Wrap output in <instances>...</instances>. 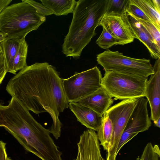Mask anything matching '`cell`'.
Instances as JSON below:
<instances>
[{"instance_id":"6","label":"cell","mask_w":160,"mask_h":160,"mask_svg":"<svg viewBox=\"0 0 160 160\" xmlns=\"http://www.w3.org/2000/svg\"><path fill=\"white\" fill-rule=\"evenodd\" d=\"M97 61L105 71H112L148 78L154 73L149 59L124 56L118 51L109 49L97 55Z\"/></svg>"},{"instance_id":"28","label":"cell","mask_w":160,"mask_h":160,"mask_svg":"<svg viewBox=\"0 0 160 160\" xmlns=\"http://www.w3.org/2000/svg\"><path fill=\"white\" fill-rule=\"evenodd\" d=\"M6 143L2 141H0V160H12L8 157L6 150Z\"/></svg>"},{"instance_id":"34","label":"cell","mask_w":160,"mask_h":160,"mask_svg":"<svg viewBox=\"0 0 160 160\" xmlns=\"http://www.w3.org/2000/svg\"><path fill=\"white\" fill-rule=\"evenodd\" d=\"M106 160H108L107 159H106Z\"/></svg>"},{"instance_id":"26","label":"cell","mask_w":160,"mask_h":160,"mask_svg":"<svg viewBox=\"0 0 160 160\" xmlns=\"http://www.w3.org/2000/svg\"><path fill=\"white\" fill-rule=\"evenodd\" d=\"M23 0L32 6L37 13L42 16H45L53 14L52 11L39 2L32 0Z\"/></svg>"},{"instance_id":"10","label":"cell","mask_w":160,"mask_h":160,"mask_svg":"<svg viewBox=\"0 0 160 160\" xmlns=\"http://www.w3.org/2000/svg\"><path fill=\"white\" fill-rule=\"evenodd\" d=\"M153 68L154 73L147 82L145 95L150 107V118L154 121L160 118V58L156 60Z\"/></svg>"},{"instance_id":"16","label":"cell","mask_w":160,"mask_h":160,"mask_svg":"<svg viewBox=\"0 0 160 160\" xmlns=\"http://www.w3.org/2000/svg\"><path fill=\"white\" fill-rule=\"evenodd\" d=\"M160 30V0H132Z\"/></svg>"},{"instance_id":"11","label":"cell","mask_w":160,"mask_h":160,"mask_svg":"<svg viewBox=\"0 0 160 160\" xmlns=\"http://www.w3.org/2000/svg\"><path fill=\"white\" fill-rule=\"evenodd\" d=\"M78 152L76 160H104L100 144L95 131L88 129L81 135L77 143Z\"/></svg>"},{"instance_id":"31","label":"cell","mask_w":160,"mask_h":160,"mask_svg":"<svg viewBox=\"0 0 160 160\" xmlns=\"http://www.w3.org/2000/svg\"><path fill=\"white\" fill-rule=\"evenodd\" d=\"M6 35L0 32V43L6 39Z\"/></svg>"},{"instance_id":"21","label":"cell","mask_w":160,"mask_h":160,"mask_svg":"<svg viewBox=\"0 0 160 160\" xmlns=\"http://www.w3.org/2000/svg\"><path fill=\"white\" fill-rule=\"evenodd\" d=\"M28 45L25 40L22 39L18 51L15 58L13 65V74H16V72L27 66L26 63Z\"/></svg>"},{"instance_id":"13","label":"cell","mask_w":160,"mask_h":160,"mask_svg":"<svg viewBox=\"0 0 160 160\" xmlns=\"http://www.w3.org/2000/svg\"><path fill=\"white\" fill-rule=\"evenodd\" d=\"M99 25L105 27L118 40V45H124L134 40L128 26L122 17L103 16Z\"/></svg>"},{"instance_id":"4","label":"cell","mask_w":160,"mask_h":160,"mask_svg":"<svg viewBox=\"0 0 160 160\" xmlns=\"http://www.w3.org/2000/svg\"><path fill=\"white\" fill-rule=\"evenodd\" d=\"M32 6L24 2L8 5L0 13V32L6 39H22L46 21Z\"/></svg>"},{"instance_id":"32","label":"cell","mask_w":160,"mask_h":160,"mask_svg":"<svg viewBox=\"0 0 160 160\" xmlns=\"http://www.w3.org/2000/svg\"><path fill=\"white\" fill-rule=\"evenodd\" d=\"M154 125L160 128V118L153 121Z\"/></svg>"},{"instance_id":"1","label":"cell","mask_w":160,"mask_h":160,"mask_svg":"<svg viewBox=\"0 0 160 160\" xmlns=\"http://www.w3.org/2000/svg\"><path fill=\"white\" fill-rule=\"evenodd\" d=\"M6 89L29 111L38 114L48 113L53 120L49 130L58 139L62 126L60 113L69 106L62 79L55 67L47 62L27 66L10 80Z\"/></svg>"},{"instance_id":"5","label":"cell","mask_w":160,"mask_h":160,"mask_svg":"<svg viewBox=\"0 0 160 160\" xmlns=\"http://www.w3.org/2000/svg\"><path fill=\"white\" fill-rule=\"evenodd\" d=\"M148 78L112 71H105L102 88L113 100L138 99L145 97Z\"/></svg>"},{"instance_id":"24","label":"cell","mask_w":160,"mask_h":160,"mask_svg":"<svg viewBox=\"0 0 160 160\" xmlns=\"http://www.w3.org/2000/svg\"><path fill=\"white\" fill-rule=\"evenodd\" d=\"M126 12L135 17L153 23L150 19L132 0H128Z\"/></svg>"},{"instance_id":"15","label":"cell","mask_w":160,"mask_h":160,"mask_svg":"<svg viewBox=\"0 0 160 160\" xmlns=\"http://www.w3.org/2000/svg\"><path fill=\"white\" fill-rule=\"evenodd\" d=\"M68 106L77 121L89 129L98 131L101 124L102 116L91 109L76 103L69 102Z\"/></svg>"},{"instance_id":"19","label":"cell","mask_w":160,"mask_h":160,"mask_svg":"<svg viewBox=\"0 0 160 160\" xmlns=\"http://www.w3.org/2000/svg\"><path fill=\"white\" fill-rule=\"evenodd\" d=\"M97 131L100 145L107 152L113 132V126L111 119L105 113L102 116L101 124Z\"/></svg>"},{"instance_id":"12","label":"cell","mask_w":160,"mask_h":160,"mask_svg":"<svg viewBox=\"0 0 160 160\" xmlns=\"http://www.w3.org/2000/svg\"><path fill=\"white\" fill-rule=\"evenodd\" d=\"M122 18L128 26L134 39H138L146 46L152 57L156 59L160 58V49L145 28L133 16L127 12Z\"/></svg>"},{"instance_id":"8","label":"cell","mask_w":160,"mask_h":160,"mask_svg":"<svg viewBox=\"0 0 160 160\" xmlns=\"http://www.w3.org/2000/svg\"><path fill=\"white\" fill-rule=\"evenodd\" d=\"M138 99L122 100L110 108L105 112L112 121L113 132L108 153L115 154L122 134Z\"/></svg>"},{"instance_id":"33","label":"cell","mask_w":160,"mask_h":160,"mask_svg":"<svg viewBox=\"0 0 160 160\" xmlns=\"http://www.w3.org/2000/svg\"><path fill=\"white\" fill-rule=\"evenodd\" d=\"M3 52L2 49L1 43H0V57Z\"/></svg>"},{"instance_id":"7","label":"cell","mask_w":160,"mask_h":160,"mask_svg":"<svg viewBox=\"0 0 160 160\" xmlns=\"http://www.w3.org/2000/svg\"><path fill=\"white\" fill-rule=\"evenodd\" d=\"M101 72L97 66L80 72H75L70 77L62 79L64 92L69 102L82 99L101 87Z\"/></svg>"},{"instance_id":"22","label":"cell","mask_w":160,"mask_h":160,"mask_svg":"<svg viewBox=\"0 0 160 160\" xmlns=\"http://www.w3.org/2000/svg\"><path fill=\"white\" fill-rule=\"evenodd\" d=\"M99 37L96 41V44L101 48L107 49L114 45H118V40L104 27Z\"/></svg>"},{"instance_id":"3","label":"cell","mask_w":160,"mask_h":160,"mask_svg":"<svg viewBox=\"0 0 160 160\" xmlns=\"http://www.w3.org/2000/svg\"><path fill=\"white\" fill-rule=\"evenodd\" d=\"M108 0H79L73 12L68 32L62 46L66 57L79 58L83 49L96 34Z\"/></svg>"},{"instance_id":"29","label":"cell","mask_w":160,"mask_h":160,"mask_svg":"<svg viewBox=\"0 0 160 160\" xmlns=\"http://www.w3.org/2000/svg\"><path fill=\"white\" fill-rule=\"evenodd\" d=\"M12 0H0V13L6 7L8 6Z\"/></svg>"},{"instance_id":"27","label":"cell","mask_w":160,"mask_h":160,"mask_svg":"<svg viewBox=\"0 0 160 160\" xmlns=\"http://www.w3.org/2000/svg\"><path fill=\"white\" fill-rule=\"evenodd\" d=\"M7 72L6 62L3 52L0 57V85Z\"/></svg>"},{"instance_id":"20","label":"cell","mask_w":160,"mask_h":160,"mask_svg":"<svg viewBox=\"0 0 160 160\" xmlns=\"http://www.w3.org/2000/svg\"><path fill=\"white\" fill-rule=\"evenodd\" d=\"M128 0H108L103 16L122 17L126 12Z\"/></svg>"},{"instance_id":"17","label":"cell","mask_w":160,"mask_h":160,"mask_svg":"<svg viewBox=\"0 0 160 160\" xmlns=\"http://www.w3.org/2000/svg\"><path fill=\"white\" fill-rule=\"evenodd\" d=\"M22 39H6L1 42L5 59L7 72L13 73L14 59Z\"/></svg>"},{"instance_id":"35","label":"cell","mask_w":160,"mask_h":160,"mask_svg":"<svg viewBox=\"0 0 160 160\" xmlns=\"http://www.w3.org/2000/svg\"></svg>"},{"instance_id":"23","label":"cell","mask_w":160,"mask_h":160,"mask_svg":"<svg viewBox=\"0 0 160 160\" xmlns=\"http://www.w3.org/2000/svg\"><path fill=\"white\" fill-rule=\"evenodd\" d=\"M134 17L145 28L152 37L154 43L160 49V30L151 22Z\"/></svg>"},{"instance_id":"9","label":"cell","mask_w":160,"mask_h":160,"mask_svg":"<svg viewBox=\"0 0 160 160\" xmlns=\"http://www.w3.org/2000/svg\"><path fill=\"white\" fill-rule=\"evenodd\" d=\"M148 101L144 97L138 98L137 103L127 122L116 152L117 155L121 148L138 133L148 129L151 125L147 108Z\"/></svg>"},{"instance_id":"14","label":"cell","mask_w":160,"mask_h":160,"mask_svg":"<svg viewBox=\"0 0 160 160\" xmlns=\"http://www.w3.org/2000/svg\"><path fill=\"white\" fill-rule=\"evenodd\" d=\"M101 87L92 94L73 102L88 107L102 116L113 102V100Z\"/></svg>"},{"instance_id":"18","label":"cell","mask_w":160,"mask_h":160,"mask_svg":"<svg viewBox=\"0 0 160 160\" xmlns=\"http://www.w3.org/2000/svg\"><path fill=\"white\" fill-rule=\"evenodd\" d=\"M42 4L56 16L67 15L74 11L77 3L75 0H40Z\"/></svg>"},{"instance_id":"2","label":"cell","mask_w":160,"mask_h":160,"mask_svg":"<svg viewBox=\"0 0 160 160\" xmlns=\"http://www.w3.org/2000/svg\"><path fill=\"white\" fill-rule=\"evenodd\" d=\"M0 127L11 133L27 151L42 160H55L60 153L49 129L38 122L13 97L7 106L0 103Z\"/></svg>"},{"instance_id":"30","label":"cell","mask_w":160,"mask_h":160,"mask_svg":"<svg viewBox=\"0 0 160 160\" xmlns=\"http://www.w3.org/2000/svg\"><path fill=\"white\" fill-rule=\"evenodd\" d=\"M116 156L115 154H109L107 153L106 159L108 160H116Z\"/></svg>"},{"instance_id":"25","label":"cell","mask_w":160,"mask_h":160,"mask_svg":"<svg viewBox=\"0 0 160 160\" xmlns=\"http://www.w3.org/2000/svg\"><path fill=\"white\" fill-rule=\"evenodd\" d=\"M160 154L154 150L151 142H148L145 146L140 160H159Z\"/></svg>"}]
</instances>
